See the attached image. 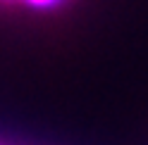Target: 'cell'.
<instances>
[{"mask_svg": "<svg viewBox=\"0 0 148 145\" xmlns=\"http://www.w3.org/2000/svg\"><path fill=\"white\" fill-rule=\"evenodd\" d=\"M77 3V0H0V12L19 17H53Z\"/></svg>", "mask_w": 148, "mask_h": 145, "instance_id": "6da1fadb", "label": "cell"}]
</instances>
